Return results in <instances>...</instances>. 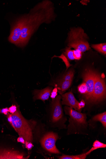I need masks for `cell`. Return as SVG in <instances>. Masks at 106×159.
Instances as JSON below:
<instances>
[{"mask_svg": "<svg viewBox=\"0 0 106 159\" xmlns=\"http://www.w3.org/2000/svg\"><path fill=\"white\" fill-rule=\"evenodd\" d=\"M64 55L67 57V59L70 61L75 60L73 56V50H71L70 48L68 47L67 48L64 52Z\"/></svg>", "mask_w": 106, "mask_h": 159, "instance_id": "obj_18", "label": "cell"}, {"mask_svg": "<svg viewBox=\"0 0 106 159\" xmlns=\"http://www.w3.org/2000/svg\"><path fill=\"white\" fill-rule=\"evenodd\" d=\"M87 155L86 153L77 155H67L63 154L61 156L58 157L59 159H85Z\"/></svg>", "mask_w": 106, "mask_h": 159, "instance_id": "obj_14", "label": "cell"}, {"mask_svg": "<svg viewBox=\"0 0 106 159\" xmlns=\"http://www.w3.org/2000/svg\"><path fill=\"white\" fill-rule=\"evenodd\" d=\"M7 118L8 121L20 136L26 141H33V131L36 125L35 122L26 120L17 110L13 114H9Z\"/></svg>", "mask_w": 106, "mask_h": 159, "instance_id": "obj_2", "label": "cell"}, {"mask_svg": "<svg viewBox=\"0 0 106 159\" xmlns=\"http://www.w3.org/2000/svg\"><path fill=\"white\" fill-rule=\"evenodd\" d=\"M25 141L24 139L21 136L19 137L17 139V141L18 142H21L23 144L25 143Z\"/></svg>", "mask_w": 106, "mask_h": 159, "instance_id": "obj_26", "label": "cell"}, {"mask_svg": "<svg viewBox=\"0 0 106 159\" xmlns=\"http://www.w3.org/2000/svg\"><path fill=\"white\" fill-rule=\"evenodd\" d=\"M25 148L28 150L31 149L34 147V145L31 142L25 141Z\"/></svg>", "mask_w": 106, "mask_h": 159, "instance_id": "obj_23", "label": "cell"}, {"mask_svg": "<svg viewBox=\"0 0 106 159\" xmlns=\"http://www.w3.org/2000/svg\"><path fill=\"white\" fill-rule=\"evenodd\" d=\"M25 155L19 152L5 149L0 148V159H28Z\"/></svg>", "mask_w": 106, "mask_h": 159, "instance_id": "obj_10", "label": "cell"}, {"mask_svg": "<svg viewBox=\"0 0 106 159\" xmlns=\"http://www.w3.org/2000/svg\"><path fill=\"white\" fill-rule=\"evenodd\" d=\"M74 75V70L71 69L63 75L61 80L72 81Z\"/></svg>", "mask_w": 106, "mask_h": 159, "instance_id": "obj_17", "label": "cell"}, {"mask_svg": "<svg viewBox=\"0 0 106 159\" xmlns=\"http://www.w3.org/2000/svg\"><path fill=\"white\" fill-rule=\"evenodd\" d=\"M94 121L100 122L103 125V126L106 128V112L97 115L93 118Z\"/></svg>", "mask_w": 106, "mask_h": 159, "instance_id": "obj_13", "label": "cell"}, {"mask_svg": "<svg viewBox=\"0 0 106 159\" xmlns=\"http://www.w3.org/2000/svg\"><path fill=\"white\" fill-rule=\"evenodd\" d=\"M61 96L58 95L52 100V120L54 123L58 124L62 128H65L67 119L64 118L63 110L60 99Z\"/></svg>", "mask_w": 106, "mask_h": 159, "instance_id": "obj_6", "label": "cell"}, {"mask_svg": "<svg viewBox=\"0 0 106 159\" xmlns=\"http://www.w3.org/2000/svg\"><path fill=\"white\" fill-rule=\"evenodd\" d=\"M0 112H1V110H0Z\"/></svg>", "mask_w": 106, "mask_h": 159, "instance_id": "obj_28", "label": "cell"}, {"mask_svg": "<svg viewBox=\"0 0 106 159\" xmlns=\"http://www.w3.org/2000/svg\"><path fill=\"white\" fill-rule=\"evenodd\" d=\"M58 89L57 87L55 86V88L52 91L50 97L53 100L54 99L57 95Z\"/></svg>", "mask_w": 106, "mask_h": 159, "instance_id": "obj_22", "label": "cell"}, {"mask_svg": "<svg viewBox=\"0 0 106 159\" xmlns=\"http://www.w3.org/2000/svg\"><path fill=\"white\" fill-rule=\"evenodd\" d=\"M53 57H58L62 60L66 65L67 67L66 70L70 66H71L67 57L63 54L60 56H54Z\"/></svg>", "mask_w": 106, "mask_h": 159, "instance_id": "obj_20", "label": "cell"}, {"mask_svg": "<svg viewBox=\"0 0 106 159\" xmlns=\"http://www.w3.org/2000/svg\"><path fill=\"white\" fill-rule=\"evenodd\" d=\"M62 104L65 105L74 109L75 110L81 112V110L78 107L79 102L75 98L71 92H70L62 95Z\"/></svg>", "mask_w": 106, "mask_h": 159, "instance_id": "obj_9", "label": "cell"}, {"mask_svg": "<svg viewBox=\"0 0 106 159\" xmlns=\"http://www.w3.org/2000/svg\"><path fill=\"white\" fill-rule=\"evenodd\" d=\"M105 96L106 86L104 81L97 72L95 79L92 103H99L104 99Z\"/></svg>", "mask_w": 106, "mask_h": 159, "instance_id": "obj_7", "label": "cell"}, {"mask_svg": "<svg viewBox=\"0 0 106 159\" xmlns=\"http://www.w3.org/2000/svg\"><path fill=\"white\" fill-rule=\"evenodd\" d=\"M72 82L71 81L60 80L58 85V86L56 85L57 88L58 93L60 95H62L66 91L70 88Z\"/></svg>", "mask_w": 106, "mask_h": 159, "instance_id": "obj_12", "label": "cell"}, {"mask_svg": "<svg viewBox=\"0 0 106 159\" xmlns=\"http://www.w3.org/2000/svg\"><path fill=\"white\" fill-rule=\"evenodd\" d=\"M58 138L57 134L53 132L49 133L44 135L41 139V145L45 150L50 152L60 154L56 146V142Z\"/></svg>", "mask_w": 106, "mask_h": 159, "instance_id": "obj_8", "label": "cell"}, {"mask_svg": "<svg viewBox=\"0 0 106 159\" xmlns=\"http://www.w3.org/2000/svg\"><path fill=\"white\" fill-rule=\"evenodd\" d=\"M97 72L92 68L85 69L82 74L84 82L86 84L87 93L83 97L84 100L88 103H92L95 77Z\"/></svg>", "mask_w": 106, "mask_h": 159, "instance_id": "obj_5", "label": "cell"}, {"mask_svg": "<svg viewBox=\"0 0 106 159\" xmlns=\"http://www.w3.org/2000/svg\"><path fill=\"white\" fill-rule=\"evenodd\" d=\"M52 91L53 88L49 87L41 90H35L34 92V100H41L44 102L49 99Z\"/></svg>", "mask_w": 106, "mask_h": 159, "instance_id": "obj_11", "label": "cell"}, {"mask_svg": "<svg viewBox=\"0 0 106 159\" xmlns=\"http://www.w3.org/2000/svg\"><path fill=\"white\" fill-rule=\"evenodd\" d=\"M9 112L11 114H13L17 111V107L16 106L12 105L9 108Z\"/></svg>", "mask_w": 106, "mask_h": 159, "instance_id": "obj_24", "label": "cell"}, {"mask_svg": "<svg viewBox=\"0 0 106 159\" xmlns=\"http://www.w3.org/2000/svg\"><path fill=\"white\" fill-rule=\"evenodd\" d=\"M56 17L53 4L51 2L46 0L39 3L28 14L13 21L9 41L18 47H25L42 24H50Z\"/></svg>", "mask_w": 106, "mask_h": 159, "instance_id": "obj_1", "label": "cell"}, {"mask_svg": "<svg viewBox=\"0 0 106 159\" xmlns=\"http://www.w3.org/2000/svg\"><path fill=\"white\" fill-rule=\"evenodd\" d=\"M8 112H9V109L7 108H4L2 110V112L6 115L7 114Z\"/></svg>", "mask_w": 106, "mask_h": 159, "instance_id": "obj_27", "label": "cell"}, {"mask_svg": "<svg viewBox=\"0 0 106 159\" xmlns=\"http://www.w3.org/2000/svg\"><path fill=\"white\" fill-rule=\"evenodd\" d=\"M66 114L69 116L70 118L68 125V133H76L78 129L87 128V123L86 116L85 114L76 111L71 107H65Z\"/></svg>", "mask_w": 106, "mask_h": 159, "instance_id": "obj_4", "label": "cell"}, {"mask_svg": "<svg viewBox=\"0 0 106 159\" xmlns=\"http://www.w3.org/2000/svg\"><path fill=\"white\" fill-rule=\"evenodd\" d=\"M106 144L101 142L98 140H96L94 143L93 147L86 153L88 155L94 151L99 148H105Z\"/></svg>", "mask_w": 106, "mask_h": 159, "instance_id": "obj_16", "label": "cell"}, {"mask_svg": "<svg viewBox=\"0 0 106 159\" xmlns=\"http://www.w3.org/2000/svg\"><path fill=\"white\" fill-rule=\"evenodd\" d=\"M85 106V101L82 99L81 101L80 102H79L78 104V107L79 109L81 111L82 108H84Z\"/></svg>", "mask_w": 106, "mask_h": 159, "instance_id": "obj_25", "label": "cell"}, {"mask_svg": "<svg viewBox=\"0 0 106 159\" xmlns=\"http://www.w3.org/2000/svg\"><path fill=\"white\" fill-rule=\"evenodd\" d=\"M68 35V48L78 50L82 52L90 49L88 41L89 37L81 28H71Z\"/></svg>", "mask_w": 106, "mask_h": 159, "instance_id": "obj_3", "label": "cell"}, {"mask_svg": "<svg viewBox=\"0 0 106 159\" xmlns=\"http://www.w3.org/2000/svg\"><path fill=\"white\" fill-rule=\"evenodd\" d=\"M92 48L100 53L104 55L106 54V43H101L97 44H94Z\"/></svg>", "mask_w": 106, "mask_h": 159, "instance_id": "obj_15", "label": "cell"}, {"mask_svg": "<svg viewBox=\"0 0 106 159\" xmlns=\"http://www.w3.org/2000/svg\"><path fill=\"white\" fill-rule=\"evenodd\" d=\"M73 56L74 59L76 60H80L82 57V52L77 49L73 50Z\"/></svg>", "mask_w": 106, "mask_h": 159, "instance_id": "obj_21", "label": "cell"}, {"mask_svg": "<svg viewBox=\"0 0 106 159\" xmlns=\"http://www.w3.org/2000/svg\"><path fill=\"white\" fill-rule=\"evenodd\" d=\"M79 92L83 95V97L87 93V88L85 83L83 82L78 87Z\"/></svg>", "mask_w": 106, "mask_h": 159, "instance_id": "obj_19", "label": "cell"}]
</instances>
